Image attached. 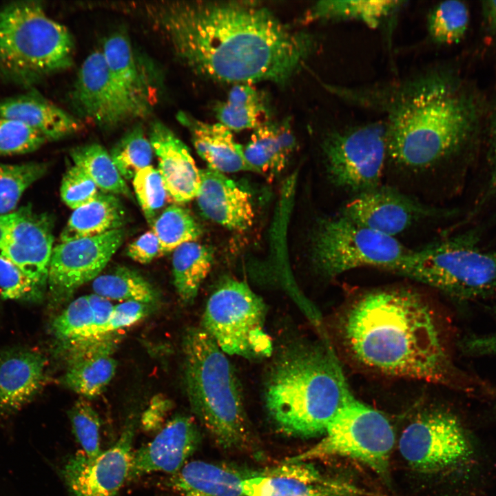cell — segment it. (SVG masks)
I'll use <instances>...</instances> for the list:
<instances>
[{"label": "cell", "instance_id": "25", "mask_svg": "<svg viewBox=\"0 0 496 496\" xmlns=\"http://www.w3.org/2000/svg\"><path fill=\"white\" fill-rule=\"evenodd\" d=\"M0 117L23 123L48 141L71 135L82 128L78 118L33 91L1 100Z\"/></svg>", "mask_w": 496, "mask_h": 496}, {"label": "cell", "instance_id": "47", "mask_svg": "<svg viewBox=\"0 0 496 496\" xmlns=\"http://www.w3.org/2000/svg\"><path fill=\"white\" fill-rule=\"evenodd\" d=\"M464 353L472 356L496 355V330L484 335H472L462 341Z\"/></svg>", "mask_w": 496, "mask_h": 496}, {"label": "cell", "instance_id": "2", "mask_svg": "<svg viewBox=\"0 0 496 496\" xmlns=\"http://www.w3.org/2000/svg\"><path fill=\"white\" fill-rule=\"evenodd\" d=\"M341 332L348 352L370 369L468 392L479 386L454 365L433 311L412 290L364 294L344 314Z\"/></svg>", "mask_w": 496, "mask_h": 496}, {"label": "cell", "instance_id": "30", "mask_svg": "<svg viewBox=\"0 0 496 496\" xmlns=\"http://www.w3.org/2000/svg\"><path fill=\"white\" fill-rule=\"evenodd\" d=\"M215 116L231 132L255 130L271 120V110L267 94L254 84L233 85L225 101L214 108Z\"/></svg>", "mask_w": 496, "mask_h": 496}, {"label": "cell", "instance_id": "6", "mask_svg": "<svg viewBox=\"0 0 496 496\" xmlns=\"http://www.w3.org/2000/svg\"><path fill=\"white\" fill-rule=\"evenodd\" d=\"M74 41L35 1L0 7V76L30 86L72 65Z\"/></svg>", "mask_w": 496, "mask_h": 496}, {"label": "cell", "instance_id": "14", "mask_svg": "<svg viewBox=\"0 0 496 496\" xmlns=\"http://www.w3.org/2000/svg\"><path fill=\"white\" fill-rule=\"evenodd\" d=\"M123 228L105 234L61 242L53 247L48 275L53 302L68 300L81 285L94 280L122 245Z\"/></svg>", "mask_w": 496, "mask_h": 496}, {"label": "cell", "instance_id": "17", "mask_svg": "<svg viewBox=\"0 0 496 496\" xmlns=\"http://www.w3.org/2000/svg\"><path fill=\"white\" fill-rule=\"evenodd\" d=\"M134 425L116 443L95 457L76 453L65 464L62 476L71 496H116L128 479L132 457Z\"/></svg>", "mask_w": 496, "mask_h": 496}, {"label": "cell", "instance_id": "20", "mask_svg": "<svg viewBox=\"0 0 496 496\" xmlns=\"http://www.w3.org/2000/svg\"><path fill=\"white\" fill-rule=\"evenodd\" d=\"M149 139L168 197L177 203L196 198L201 184L200 169L185 144L160 121L152 124Z\"/></svg>", "mask_w": 496, "mask_h": 496}, {"label": "cell", "instance_id": "15", "mask_svg": "<svg viewBox=\"0 0 496 496\" xmlns=\"http://www.w3.org/2000/svg\"><path fill=\"white\" fill-rule=\"evenodd\" d=\"M339 213L366 228L397 239L399 235L435 217L438 210L412 194L382 185L349 198Z\"/></svg>", "mask_w": 496, "mask_h": 496}, {"label": "cell", "instance_id": "9", "mask_svg": "<svg viewBox=\"0 0 496 496\" xmlns=\"http://www.w3.org/2000/svg\"><path fill=\"white\" fill-rule=\"evenodd\" d=\"M266 315L265 302L245 282L225 278L207 300L201 327L227 355L265 358L273 351Z\"/></svg>", "mask_w": 496, "mask_h": 496}, {"label": "cell", "instance_id": "7", "mask_svg": "<svg viewBox=\"0 0 496 496\" xmlns=\"http://www.w3.org/2000/svg\"><path fill=\"white\" fill-rule=\"evenodd\" d=\"M393 273L473 300L496 290V251L480 249L468 237L449 238L411 249Z\"/></svg>", "mask_w": 496, "mask_h": 496}, {"label": "cell", "instance_id": "13", "mask_svg": "<svg viewBox=\"0 0 496 496\" xmlns=\"http://www.w3.org/2000/svg\"><path fill=\"white\" fill-rule=\"evenodd\" d=\"M54 221L31 206L0 214V258L45 289L54 243Z\"/></svg>", "mask_w": 496, "mask_h": 496}, {"label": "cell", "instance_id": "43", "mask_svg": "<svg viewBox=\"0 0 496 496\" xmlns=\"http://www.w3.org/2000/svg\"><path fill=\"white\" fill-rule=\"evenodd\" d=\"M44 290L14 264L0 258V294L3 299L38 302Z\"/></svg>", "mask_w": 496, "mask_h": 496}, {"label": "cell", "instance_id": "28", "mask_svg": "<svg viewBox=\"0 0 496 496\" xmlns=\"http://www.w3.org/2000/svg\"><path fill=\"white\" fill-rule=\"evenodd\" d=\"M102 52L116 85L146 116L151 105L149 85L127 36L121 32L111 34L105 39Z\"/></svg>", "mask_w": 496, "mask_h": 496}, {"label": "cell", "instance_id": "37", "mask_svg": "<svg viewBox=\"0 0 496 496\" xmlns=\"http://www.w3.org/2000/svg\"><path fill=\"white\" fill-rule=\"evenodd\" d=\"M48 170L41 162L0 163V214L13 211L28 188Z\"/></svg>", "mask_w": 496, "mask_h": 496}, {"label": "cell", "instance_id": "32", "mask_svg": "<svg viewBox=\"0 0 496 496\" xmlns=\"http://www.w3.org/2000/svg\"><path fill=\"white\" fill-rule=\"evenodd\" d=\"M402 1H333L315 2L300 19L303 24L321 21H356L376 28L403 4Z\"/></svg>", "mask_w": 496, "mask_h": 496}, {"label": "cell", "instance_id": "16", "mask_svg": "<svg viewBox=\"0 0 496 496\" xmlns=\"http://www.w3.org/2000/svg\"><path fill=\"white\" fill-rule=\"evenodd\" d=\"M71 100L80 116L105 129L144 117L112 79L102 51L94 52L84 60Z\"/></svg>", "mask_w": 496, "mask_h": 496}, {"label": "cell", "instance_id": "41", "mask_svg": "<svg viewBox=\"0 0 496 496\" xmlns=\"http://www.w3.org/2000/svg\"><path fill=\"white\" fill-rule=\"evenodd\" d=\"M75 437L89 457L98 456L100 449V420L97 413L85 400H77L69 411Z\"/></svg>", "mask_w": 496, "mask_h": 496}, {"label": "cell", "instance_id": "22", "mask_svg": "<svg viewBox=\"0 0 496 496\" xmlns=\"http://www.w3.org/2000/svg\"><path fill=\"white\" fill-rule=\"evenodd\" d=\"M200 179L196 198L206 218L231 230L245 231L252 225L255 214L248 192L209 168L200 169Z\"/></svg>", "mask_w": 496, "mask_h": 496}, {"label": "cell", "instance_id": "5", "mask_svg": "<svg viewBox=\"0 0 496 496\" xmlns=\"http://www.w3.org/2000/svg\"><path fill=\"white\" fill-rule=\"evenodd\" d=\"M183 349L192 411L220 447H247L251 432L242 389L227 355L201 327L187 330Z\"/></svg>", "mask_w": 496, "mask_h": 496}, {"label": "cell", "instance_id": "26", "mask_svg": "<svg viewBox=\"0 0 496 496\" xmlns=\"http://www.w3.org/2000/svg\"><path fill=\"white\" fill-rule=\"evenodd\" d=\"M256 473L195 460L171 475L167 486L178 496H245L242 482Z\"/></svg>", "mask_w": 496, "mask_h": 496}, {"label": "cell", "instance_id": "11", "mask_svg": "<svg viewBox=\"0 0 496 496\" xmlns=\"http://www.w3.org/2000/svg\"><path fill=\"white\" fill-rule=\"evenodd\" d=\"M321 154L329 181L351 198L378 187L387 162L383 123L333 130L323 138Z\"/></svg>", "mask_w": 496, "mask_h": 496}, {"label": "cell", "instance_id": "1", "mask_svg": "<svg viewBox=\"0 0 496 496\" xmlns=\"http://www.w3.org/2000/svg\"><path fill=\"white\" fill-rule=\"evenodd\" d=\"M151 12L177 59L221 83L285 86L317 45L257 1H172Z\"/></svg>", "mask_w": 496, "mask_h": 496}, {"label": "cell", "instance_id": "3", "mask_svg": "<svg viewBox=\"0 0 496 496\" xmlns=\"http://www.w3.org/2000/svg\"><path fill=\"white\" fill-rule=\"evenodd\" d=\"M384 114L386 169L424 182L468 138L475 110L451 77L423 72L370 90L338 92Z\"/></svg>", "mask_w": 496, "mask_h": 496}, {"label": "cell", "instance_id": "35", "mask_svg": "<svg viewBox=\"0 0 496 496\" xmlns=\"http://www.w3.org/2000/svg\"><path fill=\"white\" fill-rule=\"evenodd\" d=\"M70 156L74 165L81 168L100 189L132 198L125 179L103 146L97 143L79 146L71 150Z\"/></svg>", "mask_w": 496, "mask_h": 496}, {"label": "cell", "instance_id": "4", "mask_svg": "<svg viewBox=\"0 0 496 496\" xmlns=\"http://www.w3.org/2000/svg\"><path fill=\"white\" fill-rule=\"evenodd\" d=\"M329 345L295 343L271 366L265 388L267 411L283 433L311 437L324 434L353 397Z\"/></svg>", "mask_w": 496, "mask_h": 496}, {"label": "cell", "instance_id": "19", "mask_svg": "<svg viewBox=\"0 0 496 496\" xmlns=\"http://www.w3.org/2000/svg\"><path fill=\"white\" fill-rule=\"evenodd\" d=\"M200 441L194 421L187 415H176L151 442L133 453L128 479L156 471L175 474L194 453Z\"/></svg>", "mask_w": 496, "mask_h": 496}, {"label": "cell", "instance_id": "24", "mask_svg": "<svg viewBox=\"0 0 496 496\" xmlns=\"http://www.w3.org/2000/svg\"><path fill=\"white\" fill-rule=\"evenodd\" d=\"M176 118L188 130L196 152L209 169L223 174L254 172L244 156L243 146L236 142L229 129L220 123L202 121L183 111Z\"/></svg>", "mask_w": 496, "mask_h": 496}, {"label": "cell", "instance_id": "38", "mask_svg": "<svg viewBox=\"0 0 496 496\" xmlns=\"http://www.w3.org/2000/svg\"><path fill=\"white\" fill-rule=\"evenodd\" d=\"M469 22L467 6L457 0H448L435 6L428 16L431 39L440 44L458 43L464 36Z\"/></svg>", "mask_w": 496, "mask_h": 496}, {"label": "cell", "instance_id": "12", "mask_svg": "<svg viewBox=\"0 0 496 496\" xmlns=\"http://www.w3.org/2000/svg\"><path fill=\"white\" fill-rule=\"evenodd\" d=\"M399 449L411 468L424 473L458 467L473 452L459 420L443 411L425 413L409 424L400 436Z\"/></svg>", "mask_w": 496, "mask_h": 496}, {"label": "cell", "instance_id": "42", "mask_svg": "<svg viewBox=\"0 0 496 496\" xmlns=\"http://www.w3.org/2000/svg\"><path fill=\"white\" fill-rule=\"evenodd\" d=\"M46 142L43 135L23 123L0 117V156L32 152Z\"/></svg>", "mask_w": 496, "mask_h": 496}, {"label": "cell", "instance_id": "31", "mask_svg": "<svg viewBox=\"0 0 496 496\" xmlns=\"http://www.w3.org/2000/svg\"><path fill=\"white\" fill-rule=\"evenodd\" d=\"M125 210L114 194L99 193L90 203L73 211L61 235V242L96 236L121 229Z\"/></svg>", "mask_w": 496, "mask_h": 496}, {"label": "cell", "instance_id": "49", "mask_svg": "<svg viewBox=\"0 0 496 496\" xmlns=\"http://www.w3.org/2000/svg\"><path fill=\"white\" fill-rule=\"evenodd\" d=\"M491 156L493 161V178L496 185V114L491 127Z\"/></svg>", "mask_w": 496, "mask_h": 496}, {"label": "cell", "instance_id": "45", "mask_svg": "<svg viewBox=\"0 0 496 496\" xmlns=\"http://www.w3.org/2000/svg\"><path fill=\"white\" fill-rule=\"evenodd\" d=\"M152 305L138 302H123L114 305L110 317L103 327L101 335L112 334L116 331L131 326L145 317Z\"/></svg>", "mask_w": 496, "mask_h": 496}, {"label": "cell", "instance_id": "27", "mask_svg": "<svg viewBox=\"0 0 496 496\" xmlns=\"http://www.w3.org/2000/svg\"><path fill=\"white\" fill-rule=\"evenodd\" d=\"M296 148L291 121L285 118L271 119L254 130L243 152L254 172L271 178L284 169Z\"/></svg>", "mask_w": 496, "mask_h": 496}, {"label": "cell", "instance_id": "23", "mask_svg": "<svg viewBox=\"0 0 496 496\" xmlns=\"http://www.w3.org/2000/svg\"><path fill=\"white\" fill-rule=\"evenodd\" d=\"M45 358L27 348L0 353V409L17 411L39 393L45 380Z\"/></svg>", "mask_w": 496, "mask_h": 496}, {"label": "cell", "instance_id": "18", "mask_svg": "<svg viewBox=\"0 0 496 496\" xmlns=\"http://www.w3.org/2000/svg\"><path fill=\"white\" fill-rule=\"evenodd\" d=\"M245 496H362L355 486L322 474L305 462L258 471L242 482Z\"/></svg>", "mask_w": 496, "mask_h": 496}, {"label": "cell", "instance_id": "39", "mask_svg": "<svg viewBox=\"0 0 496 496\" xmlns=\"http://www.w3.org/2000/svg\"><path fill=\"white\" fill-rule=\"evenodd\" d=\"M154 150L149 138L141 127L127 132L110 153L124 179H133L141 169L150 166Z\"/></svg>", "mask_w": 496, "mask_h": 496}, {"label": "cell", "instance_id": "36", "mask_svg": "<svg viewBox=\"0 0 496 496\" xmlns=\"http://www.w3.org/2000/svg\"><path fill=\"white\" fill-rule=\"evenodd\" d=\"M163 254L174 251L180 245L196 241L202 235L199 223L188 210L177 205L166 207L152 225Z\"/></svg>", "mask_w": 496, "mask_h": 496}, {"label": "cell", "instance_id": "48", "mask_svg": "<svg viewBox=\"0 0 496 496\" xmlns=\"http://www.w3.org/2000/svg\"><path fill=\"white\" fill-rule=\"evenodd\" d=\"M485 16L492 29L496 32V1L484 2Z\"/></svg>", "mask_w": 496, "mask_h": 496}, {"label": "cell", "instance_id": "10", "mask_svg": "<svg viewBox=\"0 0 496 496\" xmlns=\"http://www.w3.org/2000/svg\"><path fill=\"white\" fill-rule=\"evenodd\" d=\"M322 439L306 451L285 462H298L331 456L362 462L386 482L395 444L387 418L353 396L327 427Z\"/></svg>", "mask_w": 496, "mask_h": 496}, {"label": "cell", "instance_id": "46", "mask_svg": "<svg viewBox=\"0 0 496 496\" xmlns=\"http://www.w3.org/2000/svg\"><path fill=\"white\" fill-rule=\"evenodd\" d=\"M127 255L133 260L147 264L163 254L159 240L152 231L142 234L127 248Z\"/></svg>", "mask_w": 496, "mask_h": 496}, {"label": "cell", "instance_id": "33", "mask_svg": "<svg viewBox=\"0 0 496 496\" xmlns=\"http://www.w3.org/2000/svg\"><path fill=\"white\" fill-rule=\"evenodd\" d=\"M213 262L212 249L196 241L184 243L173 251L174 284L184 303L193 302Z\"/></svg>", "mask_w": 496, "mask_h": 496}, {"label": "cell", "instance_id": "8", "mask_svg": "<svg viewBox=\"0 0 496 496\" xmlns=\"http://www.w3.org/2000/svg\"><path fill=\"white\" fill-rule=\"evenodd\" d=\"M410 250L398 239L338 213L316 220L309 236V259L318 274L332 278L361 267L393 273Z\"/></svg>", "mask_w": 496, "mask_h": 496}, {"label": "cell", "instance_id": "40", "mask_svg": "<svg viewBox=\"0 0 496 496\" xmlns=\"http://www.w3.org/2000/svg\"><path fill=\"white\" fill-rule=\"evenodd\" d=\"M133 186L144 216L152 226L168 197L162 177L158 169L150 165L136 174Z\"/></svg>", "mask_w": 496, "mask_h": 496}, {"label": "cell", "instance_id": "44", "mask_svg": "<svg viewBox=\"0 0 496 496\" xmlns=\"http://www.w3.org/2000/svg\"><path fill=\"white\" fill-rule=\"evenodd\" d=\"M98 189L81 168L73 165L63 176L60 195L65 205L74 210L94 200L99 194Z\"/></svg>", "mask_w": 496, "mask_h": 496}, {"label": "cell", "instance_id": "34", "mask_svg": "<svg viewBox=\"0 0 496 496\" xmlns=\"http://www.w3.org/2000/svg\"><path fill=\"white\" fill-rule=\"evenodd\" d=\"M95 294L107 300L134 301L154 304L158 293L152 285L136 271L118 267L110 272L99 275L92 282Z\"/></svg>", "mask_w": 496, "mask_h": 496}, {"label": "cell", "instance_id": "21", "mask_svg": "<svg viewBox=\"0 0 496 496\" xmlns=\"http://www.w3.org/2000/svg\"><path fill=\"white\" fill-rule=\"evenodd\" d=\"M112 334L67 343L68 369L65 386L86 397L99 395L113 378L116 362L112 356L116 347Z\"/></svg>", "mask_w": 496, "mask_h": 496}, {"label": "cell", "instance_id": "29", "mask_svg": "<svg viewBox=\"0 0 496 496\" xmlns=\"http://www.w3.org/2000/svg\"><path fill=\"white\" fill-rule=\"evenodd\" d=\"M113 308L110 300L97 294L80 296L55 318L52 333L65 344L101 337Z\"/></svg>", "mask_w": 496, "mask_h": 496}]
</instances>
